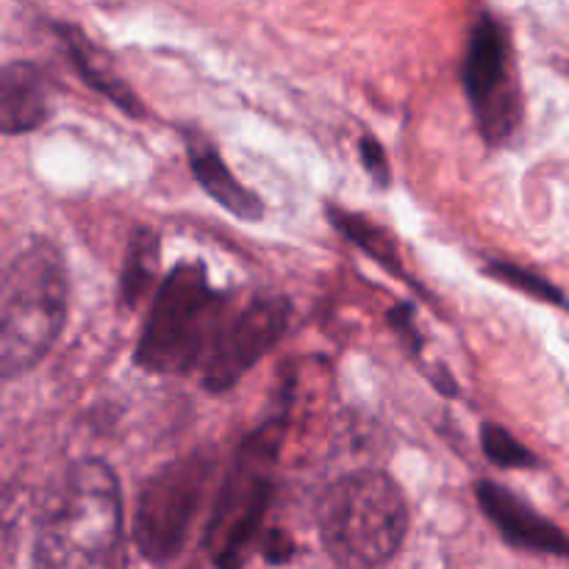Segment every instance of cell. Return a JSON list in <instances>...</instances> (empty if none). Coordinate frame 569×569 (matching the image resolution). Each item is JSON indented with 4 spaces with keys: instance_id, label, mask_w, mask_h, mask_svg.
I'll use <instances>...</instances> for the list:
<instances>
[{
    "instance_id": "5b68a950",
    "label": "cell",
    "mask_w": 569,
    "mask_h": 569,
    "mask_svg": "<svg viewBox=\"0 0 569 569\" xmlns=\"http://www.w3.org/2000/svg\"><path fill=\"white\" fill-rule=\"evenodd\" d=\"M283 422H287V415H276L244 439L217 495L206 542L220 569H242L244 559L253 550L267 506H270L272 467L283 442Z\"/></svg>"
},
{
    "instance_id": "ba28073f",
    "label": "cell",
    "mask_w": 569,
    "mask_h": 569,
    "mask_svg": "<svg viewBox=\"0 0 569 569\" xmlns=\"http://www.w3.org/2000/svg\"><path fill=\"white\" fill-rule=\"evenodd\" d=\"M289 315L292 309L283 298H261L222 322L200 365L206 392L222 395L237 387L287 333Z\"/></svg>"
},
{
    "instance_id": "9a60e30c",
    "label": "cell",
    "mask_w": 569,
    "mask_h": 569,
    "mask_svg": "<svg viewBox=\"0 0 569 569\" xmlns=\"http://www.w3.org/2000/svg\"><path fill=\"white\" fill-rule=\"evenodd\" d=\"M481 442L489 461H495V465L503 467V470H531V467H539L537 456H533L526 445L517 442L506 428L487 422L481 431Z\"/></svg>"
},
{
    "instance_id": "4fadbf2b",
    "label": "cell",
    "mask_w": 569,
    "mask_h": 569,
    "mask_svg": "<svg viewBox=\"0 0 569 569\" xmlns=\"http://www.w3.org/2000/svg\"><path fill=\"white\" fill-rule=\"evenodd\" d=\"M159 272V239L153 231H137L126 250V264L120 276V303L137 309L139 300L150 292Z\"/></svg>"
},
{
    "instance_id": "30bf717a",
    "label": "cell",
    "mask_w": 569,
    "mask_h": 569,
    "mask_svg": "<svg viewBox=\"0 0 569 569\" xmlns=\"http://www.w3.org/2000/svg\"><path fill=\"white\" fill-rule=\"evenodd\" d=\"M50 117V87L31 61H11L0 70V133H31Z\"/></svg>"
},
{
    "instance_id": "52a82bcc",
    "label": "cell",
    "mask_w": 569,
    "mask_h": 569,
    "mask_svg": "<svg viewBox=\"0 0 569 569\" xmlns=\"http://www.w3.org/2000/svg\"><path fill=\"white\" fill-rule=\"evenodd\" d=\"M472 117L489 144H503L520 131L522 89L506 28L492 17L476 22L461 64Z\"/></svg>"
},
{
    "instance_id": "2e32d148",
    "label": "cell",
    "mask_w": 569,
    "mask_h": 569,
    "mask_svg": "<svg viewBox=\"0 0 569 569\" xmlns=\"http://www.w3.org/2000/svg\"><path fill=\"white\" fill-rule=\"evenodd\" d=\"M487 272L492 278H498V281H503L506 287L520 289V292L531 295V298L542 300V303L565 306V295H561V289H556L553 283L545 281V278L533 276V272L522 270V267L511 264V261H492V264L487 267Z\"/></svg>"
},
{
    "instance_id": "277c9868",
    "label": "cell",
    "mask_w": 569,
    "mask_h": 569,
    "mask_svg": "<svg viewBox=\"0 0 569 569\" xmlns=\"http://www.w3.org/2000/svg\"><path fill=\"white\" fill-rule=\"evenodd\" d=\"M226 295L211 287L206 267L183 261L156 289L133 361L156 376L198 370L226 322Z\"/></svg>"
},
{
    "instance_id": "7c38bea8",
    "label": "cell",
    "mask_w": 569,
    "mask_h": 569,
    "mask_svg": "<svg viewBox=\"0 0 569 569\" xmlns=\"http://www.w3.org/2000/svg\"><path fill=\"white\" fill-rule=\"evenodd\" d=\"M56 31H59L61 39H64V48H67V53H70L72 64H76L78 76H81L89 87L98 89L100 94H106V98H109L117 109L126 111V114H131V117L144 114V109H142V103H139L137 94H133L131 89H128V83L117 76L114 67H111V61L106 59V56L100 53L92 42H89L87 33L78 31V28H72V26H59Z\"/></svg>"
},
{
    "instance_id": "5bb4252c",
    "label": "cell",
    "mask_w": 569,
    "mask_h": 569,
    "mask_svg": "<svg viewBox=\"0 0 569 569\" xmlns=\"http://www.w3.org/2000/svg\"><path fill=\"white\" fill-rule=\"evenodd\" d=\"M328 214H331V222L356 244V248L365 250L370 259H376L378 264L387 267L395 276H403V264H400V253L395 239L383 231L381 226L370 222L367 217L353 214V211H342L337 206H328Z\"/></svg>"
},
{
    "instance_id": "e0dca14e",
    "label": "cell",
    "mask_w": 569,
    "mask_h": 569,
    "mask_svg": "<svg viewBox=\"0 0 569 569\" xmlns=\"http://www.w3.org/2000/svg\"><path fill=\"white\" fill-rule=\"evenodd\" d=\"M359 156H361V164H365L367 176H370V181L376 183L378 189H387L389 183H392V170H389V159H387V150H383V144L378 142L376 137H361L359 142Z\"/></svg>"
},
{
    "instance_id": "ac0fdd59",
    "label": "cell",
    "mask_w": 569,
    "mask_h": 569,
    "mask_svg": "<svg viewBox=\"0 0 569 569\" xmlns=\"http://www.w3.org/2000/svg\"><path fill=\"white\" fill-rule=\"evenodd\" d=\"M389 322L395 326V331L400 333V337L406 339V345H409V350L415 356H420V348H422V339L420 333H417V326H415V311H411L409 303H403L400 309L389 311Z\"/></svg>"
},
{
    "instance_id": "3957f363",
    "label": "cell",
    "mask_w": 569,
    "mask_h": 569,
    "mask_svg": "<svg viewBox=\"0 0 569 569\" xmlns=\"http://www.w3.org/2000/svg\"><path fill=\"white\" fill-rule=\"evenodd\" d=\"M64 322V261L50 242H33L0 278V381L37 367Z\"/></svg>"
},
{
    "instance_id": "9c48e42d",
    "label": "cell",
    "mask_w": 569,
    "mask_h": 569,
    "mask_svg": "<svg viewBox=\"0 0 569 569\" xmlns=\"http://www.w3.org/2000/svg\"><path fill=\"white\" fill-rule=\"evenodd\" d=\"M476 498L483 515L489 517V522L498 528V533L511 548L556 556V559L567 556L565 531L550 520H545L539 511H533L515 492H509V489L495 481H481L476 487Z\"/></svg>"
},
{
    "instance_id": "7a4b0ae2",
    "label": "cell",
    "mask_w": 569,
    "mask_h": 569,
    "mask_svg": "<svg viewBox=\"0 0 569 569\" xmlns=\"http://www.w3.org/2000/svg\"><path fill=\"white\" fill-rule=\"evenodd\" d=\"M326 553L339 569H378L403 545L409 506L381 470H359L331 483L317 511Z\"/></svg>"
},
{
    "instance_id": "d6986e66",
    "label": "cell",
    "mask_w": 569,
    "mask_h": 569,
    "mask_svg": "<svg viewBox=\"0 0 569 569\" xmlns=\"http://www.w3.org/2000/svg\"><path fill=\"white\" fill-rule=\"evenodd\" d=\"M289 553H292V545H289V539L281 537V533H272L270 545H267V559H270L272 565H281V561L289 559Z\"/></svg>"
},
{
    "instance_id": "8fae6325",
    "label": "cell",
    "mask_w": 569,
    "mask_h": 569,
    "mask_svg": "<svg viewBox=\"0 0 569 569\" xmlns=\"http://www.w3.org/2000/svg\"><path fill=\"white\" fill-rule=\"evenodd\" d=\"M189 164H192L194 178L206 189V194L211 200H217L228 214L248 222L261 220L264 203L239 178H233V172L228 170L222 156L200 137H189Z\"/></svg>"
},
{
    "instance_id": "6da1fadb",
    "label": "cell",
    "mask_w": 569,
    "mask_h": 569,
    "mask_svg": "<svg viewBox=\"0 0 569 569\" xmlns=\"http://www.w3.org/2000/svg\"><path fill=\"white\" fill-rule=\"evenodd\" d=\"M122 537L120 483L106 461L70 467L39 528L33 569H109Z\"/></svg>"
},
{
    "instance_id": "8992f818",
    "label": "cell",
    "mask_w": 569,
    "mask_h": 569,
    "mask_svg": "<svg viewBox=\"0 0 569 569\" xmlns=\"http://www.w3.org/2000/svg\"><path fill=\"white\" fill-rule=\"evenodd\" d=\"M214 472L209 453H192L156 472L142 487L133 515V542L153 565H167L187 545Z\"/></svg>"
}]
</instances>
